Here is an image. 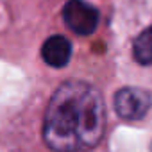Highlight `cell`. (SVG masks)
Segmentation results:
<instances>
[{"label":"cell","instance_id":"5","mask_svg":"<svg viewBox=\"0 0 152 152\" xmlns=\"http://www.w3.org/2000/svg\"><path fill=\"white\" fill-rule=\"evenodd\" d=\"M132 54L140 64H152V27L138 34L132 43Z\"/></svg>","mask_w":152,"mask_h":152},{"label":"cell","instance_id":"3","mask_svg":"<svg viewBox=\"0 0 152 152\" xmlns=\"http://www.w3.org/2000/svg\"><path fill=\"white\" fill-rule=\"evenodd\" d=\"M64 23L81 36H90L99 27V11L84 0H68L63 9Z\"/></svg>","mask_w":152,"mask_h":152},{"label":"cell","instance_id":"2","mask_svg":"<svg viewBox=\"0 0 152 152\" xmlns=\"http://www.w3.org/2000/svg\"><path fill=\"white\" fill-rule=\"evenodd\" d=\"M115 111L120 118L134 122L141 120L150 106H152V97L147 90L141 88H122L115 95Z\"/></svg>","mask_w":152,"mask_h":152},{"label":"cell","instance_id":"1","mask_svg":"<svg viewBox=\"0 0 152 152\" xmlns=\"http://www.w3.org/2000/svg\"><path fill=\"white\" fill-rule=\"evenodd\" d=\"M106 129L100 91L84 81H66L52 95L43 116V140L54 152L93 148Z\"/></svg>","mask_w":152,"mask_h":152},{"label":"cell","instance_id":"4","mask_svg":"<svg viewBox=\"0 0 152 152\" xmlns=\"http://www.w3.org/2000/svg\"><path fill=\"white\" fill-rule=\"evenodd\" d=\"M70 56H72V43L64 36H61V34L50 36L43 43V47H41L43 61L48 66H54V68L66 66L68 61H70Z\"/></svg>","mask_w":152,"mask_h":152}]
</instances>
